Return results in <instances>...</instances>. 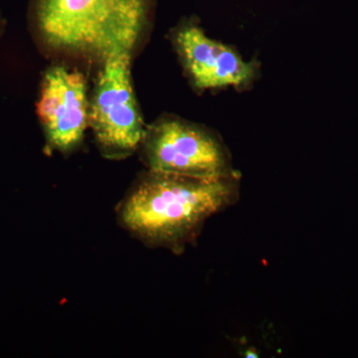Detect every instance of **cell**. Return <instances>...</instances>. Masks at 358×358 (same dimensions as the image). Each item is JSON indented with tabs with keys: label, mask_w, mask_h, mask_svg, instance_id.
Segmentation results:
<instances>
[{
	"label": "cell",
	"mask_w": 358,
	"mask_h": 358,
	"mask_svg": "<svg viewBox=\"0 0 358 358\" xmlns=\"http://www.w3.org/2000/svg\"><path fill=\"white\" fill-rule=\"evenodd\" d=\"M236 176L187 178L150 171L122 200V226L143 243L180 253L194 243L207 219L237 201Z\"/></svg>",
	"instance_id": "obj_1"
},
{
	"label": "cell",
	"mask_w": 358,
	"mask_h": 358,
	"mask_svg": "<svg viewBox=\"0 0 358 358\" xmlns=\"http://www.w3.org/2000/svg\"><path fill=\"white\" fill-rule=\"evenodd\" d=\"M148 0H36L40 36L55 50L105 61L131 53L147 25Z\"/></svg>",
	"instance_id": "obj_2"
},
{
	"label": "cell",
	"mask_w": 358,
	"mask_h": 358,
	"mask_svg": "<svg viewBox=\"0 0 358 358\" xmlns=\"http://www.w3.org/2000/svg\"><path fill=\"white\" fill-rule=\"evenodd\" d=\"M131 57L122 53L103 61L90 101L89 126L103 154L114 159L131 155L145 134L131 85Z\"/></svg>",
	"instance_id": "obj_3"
},
{
	"label": "cell",
	"mask_w": 358,
	"mask_h": 358,
	"mask_svg": "<svg viewBox=\"0 0 358 358\" xmlns=\"http://www.w3.org/2000/svg\"><path fill=\"white\" fill-rule=\"evenodd\" d=\"M141 145L150 171L202 179L235 176L221 141L189 122L160 120L145 131Z\"/></svg>",
	"instance_id": "obj_4"
},
{
	"label": "cell",
	"mask_w": 358,
	"mask_h": 358,
	"mask_svg": "<svg viewBox=\"0 0 358 358\" xmlns=\"http://www.w3.org/2000/svg\"><path fill=\"white\" fill-rule=\"evenodd\" d=\"M90 102L82 73L55 66L47 71L37 114L49 147L69 152L83 138L89 126Z\"/></svg>",
	"instance_id": "obj_5"
},
{
	"label": "cell",
	"mask_w": 358,
	"mask_h": 358,
	"mask_svg": "<svg viewBox=\"0 0 358 358\" xmlns=\"http://www.w3.org/2000/svg\"><path fill=\"white\" fill-rule=\"evenodd\" d=\"M179 56L199 89L241 87L253 81L257 67L220 42L208 38L200 28L187 25L176 35Z\"/></svg>",
	"instance_id": "obj_6"
}]
</instances>
